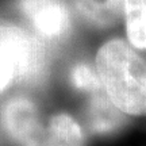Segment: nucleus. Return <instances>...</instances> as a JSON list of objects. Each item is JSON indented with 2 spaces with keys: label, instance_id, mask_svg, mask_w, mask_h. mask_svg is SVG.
I'll return each mask as SVG.
<instances>
[{
  "label": "nucleus",
  "instance_id": "obj_1",
  "mask_svg": "<svg viewBox=\"0 0 146 146\" xmlns=\"http://www.w3.org/2000/svg\"><path fill=\"white\" fill-rule=\"evenodd\" d=\"M96 70L110 100L127 115H146V61L122 39L106 42Z\"/></svg>",
  "mask_w": 146,
  "mask_h": 146
},
{
  "label": "nucleus",
  "instance_id": "obj_8",
  "mask_svg": "<svg viewBox=\"0 0 146 146\" xmlns=\"http://www.w3.org/2000/svg\"><path fill=\"white\" fill-rule=\"evenodd\" d=\"M126 33L137 49H146V0H122Z\"/></svg>",
  "mask_w": 146,
  "mask_h": 146
},
{
  "label": "nucleus",
  "instance_id": "obj_5",
  "mask_svg": "<svg viewBox=\"0 0 146 146\" xmlns=\"http://www.w3.org/2000/svg\"><path fill=\"white\" fill-rule=\"evenodd\" d=\"M87 116L89 129L98 134L110 133L123 123V112L110 100L107 94H95L88 106Z\"/></svg>",
  "mask_w": 146,
  "mask_h": 146
},
{
  "label": "nucleus",
  "instance_id": "obj_2",
  "mask_svg": "<svg viewBox=\"0 0 146 146\" xmlns=\"http://www.w3.org/2000/svg\"><path fill=\"white\" fill-rule=\"evenodd\" d=\"M0 47L15 64L16 80L33 83L43 78L47 69L46 54L34 35L18 26L0 23Z\"/></svg>",
  "mask_w": 146,
  "mask_h": 146
},
{
  "label": "nucleus",
  "instance_id": "obj_7",
  "mask_svg": "<svg viewBox=\"0 0 146 146\" xmlns=\"http://www.w3.org/2000/svg\"><path fill=\"white\" fill-rule=\"evenodd\" d=\"M49 146H84L83 130L68 114H57L47 122Z\"/></svg>",
  "mask_w": 146,
  "mask_h": 146
},
{
  "label": "nucleus",
  "instance_id": "obj_6",
  "mask_svg": "<svg viewBox=\"0 0 146 146\" xmlns=\"http://www.w3.org/2000/svg\"><path fill=\"white\" fill-rule=\"evenodd\" d=\"M76 10L96 27H110L120 16L122 0H73Z\"/></svg>",
  "mask_w": 146,
  "mask_h": 146
},
{
  "label": "nucleus",
  "instance_id": "obj_3",
  "mask_svg": "<svg viewBox=\"0 0 146 146\" xmlns=\"http://www.w3.org/2000/svg\"><path fill=\"white\" fill-rule=\"evenodd\" d=\"M1 125L16 145L49 146V126L42 122L38 107L27 98H14L4 106Z\"/></svg>",
  "mask_w": 146,
  "mask_h": 146
},
{
  "label": "nucleus",
  "instance_id": "obj_9",
  "mask_svg": "<svg viewBox=\"0 0 146 146\" xmlns=\"http://www.w3.org/2000/svg\"><path fill=\"white\" fill-rule=\"evenodd\" d=\"M70 78H72V83L76 88L85 89V91H94V92H99L100 89L103 88L98 70L91 68L87 64L76 65L72 70Z\"/></svg>",
  "mask_w": 146,
  "mask_h": 146
},
{
  "label": "nucleus",
  "instance_id": "obj_4",
  "mask_svg": "<svg viewBox=\"0 0 146 146\" xmlns=\"http://www.w3.org/2000/svg\"><path fill=\"white\" fill-rule=\"evenodd\" d=\"M18 7L43 39L57 41L68 34L70 14L64 0H18Z\"/></svg>",
  "mask_w": 146,
  "mask_h": 146
},
{
  "label": "nucleus",
  "instance_id": "obj_10",
  "mask_svg": "<svg viewBox=\"0 0 146 146\" xmlns=\"http://www.w3.org/2000/svg\"><path fill=\"white\" fill-rule=\"evenodd\" d=\"M14 80H16L15 64L10 54L0 47V92Z\"/></svg>",
  "mask_w": 146,
  "mask_h": 146
}]
</instances>
